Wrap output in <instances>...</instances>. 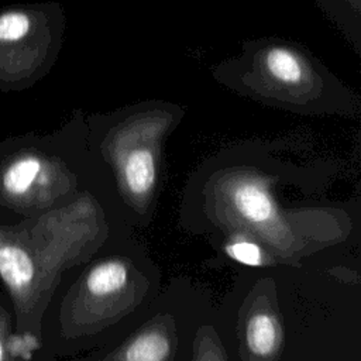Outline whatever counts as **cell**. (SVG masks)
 <instances>
[{
  "mask_svg": "<svg viewBox=\"0 0 361 361\" xmlns=\"http://www.w3.org/2000/svg\"><path fill=\"white\" fill-rule=\"evenodd\" d=\"M227 254L245 265H251V267H258L262 264V251L261 248L250 241H244V240H238L231 243L230 245H227Z\"/></svg>",
  "mask_w": 361,
  "mask_h": 361,
  "instance_id": "9",
  "label": "cell"
},
{
  "mask_svg": "<svg viewBox=\"0 0 361 361\" xmlns=\"http://www.w3.org/2000/svg\"><path fill=\"white\" fill-rule=\"evenodd\" d=\"M63 8L56 1L0 8V92L32 87L54 66L62 48Z\"/></svg>",
  "mask_w": 361,
  "mask_h": 361,
  "instance_id": "2",
  "label": "cell"
},
{
  "mask_svg": "<svg viewBox=\"0 0 361 361\" xmlns=\"http://www.w3.org/2000/svg\"><path fill=\"white\" fill-rule=\"evenodd\" d=\"M233 202L238 213L258 224L276 219V207L268 192L254 182H241L233 189Z\"/></svg>",
  "mask_w": 361,
  "mask_h": 361,
  "instance_id": "4",
  "label": "cell"
},
{
  "mask_svg": "<svg viewBox=\"0 0 361 361\" xmlns=\"http://www.w3.org/2000/svg\"><path fill=\"white\" fill-rule=\"evenodd\" d=\"M169 353L168 338L157 331L138 336L126 350L124 361H164Z\"/></svg>",
  "mask_w": 361,
  "mask_h": 361,
  "instance_id": "8",
  "label": "cell"
},
{
  "mask_svg": "<svg viewBox=\"0 0 361 361\" xmlns=\"http://www.w3.org/2000/svg\"><path fill=\"white\" fill-rule=\"evenodd\" d=\"M0 361H7V348L4 345L1 336H0Z\"/></svg>",
  "mask_w": 361,
  "mask_h": 361,
  "instance_id": "10",
  "label": "cell"
},
{
  "mask_svg": "<svg viewBox=\"0 0 361 361\" xmlns=\"http://www.w3.org/2000/svg\"><path fill=\"white\" fill-rule=\"evenodd\" d=\"M127 281V268L118 261H106L94 267L87 279L86 285L90 293L103 296L121 289Z\"/></svg>",
  "mask_w": 361,
  "mask_h": 361,
  "instance_id": "6",
  "label": "cell"
},
{
  "mask_svg": "<svg viewBox=\"0 0 361 361\" xmlns=\"http://www.w3.org/2000/svg\"><path fill=\"white\" fill-rule=\"evenodd\" d=\"M217 76L235 92L292 109L326 102L327 96H350L305 48L285 41L247 44L243 55L224 63Z\"/></svg>",
  "mask_w": 361,
  "mask_h": 361,
  "instance_id": "1",
  "label": "cell"
},
{
  "mask_svg": "<svg viewBox=\"0 0 361 361\" xmlns=\"http://www.w3.org/2000/svg\"><path fill=\"white\" fill-rule=\"evenodd\" d=\"M155 157L148 148L130 151L124 161V179L134 195H145L155 183Z\"/></svg>",
  "mask_w": 361,
  "mask_h": 361,
  "instance_id": "5",
  "label": "cell"
},
{
  "mask_svg": "<svg viewBox=\"0 0 361 361\" xmlns=\"http://www.w3.org/2000/svg\"><path fill=\"white\" fill-rule=\"evenodd\" d=\"M0 276L14 296H23L35 276L31 255L10 240H0Z\"/></svg>",
  "mask_w": 361,
  "mask_h": 361,
  "instance_id": "3",
  "label": "cell"
},
{
  "mask_svg": "<svg viewBox=\"0 0 361 361\" xmlns=\"http://www.w3.org/2000/svg\"><path fill=\"white\" fill-rule=\"evenodd\" d=\"M278 330L275 320L265 313L252 316L247 323L248 348L258 355H268L276 347Z\"/></svg>",
  "mask_w": 361,
  "mask_h": 361,
  "instance_id": "7",
  "label": "cell"
}]
</instances>
